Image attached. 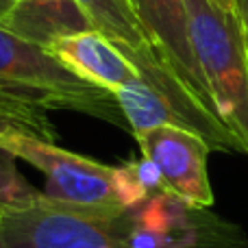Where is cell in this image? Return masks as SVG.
Instances as JSON below:
<instances>
[{
  "instance_id": "15",
  "label": "cell",
  "mask_w": 248,
  "mask_h": 248,
  "mask_svg": "<svg viewBox=\"0 0 248 248\" xmlns=\"http://www.w3.org/2000/svg\"><path fill=\"white\" fill-rule=\"evenodd\" d=\"M214 2L216 7H220L222 11H229V13H240L237 11V0H209Z\"/></svg>"
},
{
  "instance_id": "12",
  "label": "cell",
  "mask_w": 248,
  "mask_h": 248,
  "mask_svg": "<svg viewBox=\"0 0 248 248\" xmlns=\"http://www.w3.org/2000/svg\"><path fill=\"white\" fill-rule=\"evenodd\" d=\"M116 192L118 201L124 209H137L141 202H146L153 194L146 189V185L140 181L135 170V161H128L124 166H118L116 172Z\"/></svg>"
},
{
  "instance_id": "1",
  "label": "cell",
  "mask_w": 248,
  "mask_h": 248,
  "mask_svg": "<svg viewBox=\"0 0 248 248\" xmlns=\"http://www.w3.org/2000/svg\"><path fill=\"white\" fill-rule=\"evenodd\" d=\"M189 35L222 124L248 155V48L240 13L209 0H187Z\"/></svg>"
},
{
  "instance_id": "8",
  "label": "cell",
  "mask_w": 248,
  "mask_h": 248,
  "mask_svg": "<svg viewBox=\"0 0 248 248\" xmlns=\"http://www.w3.org/2000/svg\"><path fill=\"white\" fill-rule=\"evenodd\" d=\"M96 31L107 35L135 63L137 72L163 63L128 0H77Z\"/></svg>"
},
{
  "instance_id": "6",
  "label": "cell",
  "mask_w": 248,
  "mask_h": 248,
  "mask_svg": "<svg viewBox=\"0 0 248 248\" xmlns=\"http://www.w3.org/2000/svg\"><path fill=\"white\" fill-rule=\"evenodd\" d=\"M128 2L153 42L155 50L179 77L185 90L211 113H216L214 98L192 46L187 0H128Z\"/></svg>"
},
{
  "instance_id": "7",
  "label": "cell",
  "mask_w": 248,
  "mask_h": 248,
  "mask_svg": "<svg viewBox=\"0 0 248 248\" xmlns=\"http://www.w3.org/2000/svg\"><path fill=\"white\" fill-rule=\"evenodd\" d=\"M48 52L87 85L116 94L140 77L135 63L100 31H81L52 39Z\"/></svg>"
},
{
  "instance_id": "10",
  "label": "cell",
  "mask_w": 248,
  "mask_h": 248,
  "mask_svg": "<svg viewBox=\"0 0 248 248\" xmlns=\"http://www.w3.org/2000/svg\"><path fill=\"white\" fill-rule=\"evenodd\" d=\"M2 126H13V124L0 120V128ZM16 161L17 159L0 146V214L9 209H22V207L33 205L44 194L26 183V179L17 170Z\"/></svg>"
},
{
  "instance_id": "13",
  "label": "cell",
  "mask_w": 248,
  "mask_h": 248,
  "mask_svg": "<svg viewBox=\"0 0 248 248\" xmlns=\"http://www.w3.org/2000/svg\"><path fill=\"white\" fill-rule=\"evenodd\" d=\"M22 0H0V26H4L9 22V17L16 13V9L20 7Z\"/></svg>"
},
{
  "instance_id": "9",
  "label": "cell",
  "mask_w": 248,
  "mask_h": 248,
  "mask_svg": "<svg viewBox=\"0 0 248 248\" xmlns=\"http://www.w3.org/2000/svg\"><path fill=\"white\" fill-rule=\"evenodd\" d=\"M4 29L42 46H48L61 35L96 31L77 0H22Z\"/></svg>"
},
{
  "instance_id": "5",
  "label": "cell",
  "mask_w": 248,
  "mask_h": 248,
  "mask_svg": "<svg viewBox=\"0 0 248 248\" xmlns=\"http://www.w3.org/2000/svg\"><path fill=\"white\" fill-rule=\"evenodd\" d=\"M141 157L159 168L163 189L196 209L214 205V189L207 172L211 146L198 133L176 126H159L135 137Z\"/></svg>"
},
{
  "instance_id": "11",
  "label": "cell",
  "mask_w": 248,
  "mask_h": 248,
  "mask_svg": "<svg viewBox=\"0 0 248 248\" xmlns=\"http://www.w3.org/2000/svg\"><path fill=\"white\" fill-rule=\"evenodd\" d=\"M0 120L13 124V126L26 128L31 133H37L46 140L55 137L50 122L42 113V105L4 90H0Z\"/></svg>"
},
{
  "instance_id": "14",
  "label": "cell",
  "mask_w": 248,
  "mask_h": 248,
  "mask_svg": "<svg viewBox=\"0 0 248 248\" xmlns=\"http://www.w3.org/2000/svg\"><path fill=\"white\" fill-rule=\"evenodd\" d=\"M237 11H240V22L244 29V39L248 48V0H237Z\"/></svg>"
},
{
  "instance_id": "4",
  "label": "cell",
  "mask_w": 248,
  "mask_h": 248,
  "mask_svg": "<svg viewBox=\"0 0 248 248\" xmlns=\"http://www.w3.org/2000/svg\"><path fill=\"white\" fill-rule=\"evenodd\" d=\"M0 146L16 159H22L42 172L46 179L44 194L52 201L78 207L124 209L116 192L118 166H107L70 153L59 148L52 140L20 126L0 128Z\"/></svg>"
},
{
  "instance_id": "2",
  "label": "cell",
  "mask_w": 248,
  "mask_h": 248,
  "mask_svg": "<svg viewBox=\"0 0 248 248\" xmlns=\"http://www.w3.org/2000/svg\"><path fill=\"white\" fill-rule=\"evenodd\" d=\"M0 90L31 98L42 107L72 109L126 124L116 96L87 85L46 46L4 26H0Z\"/></svg>"
},
{
  "instance_id": "3",
  "label": "cell",
  "mask_w": 248,
  "mask_h": 248,
  "mask_svg": "<svg viewBox=\"0 0 248 248\" xmlns=\"http://www.w3.org/2000/svg\"><path fill=\"white\" fill-rule=\"evenodd\" d=\"M133 214L59 202H37L0 214V248H124Z\"/></svg>"
}]
</instances>
